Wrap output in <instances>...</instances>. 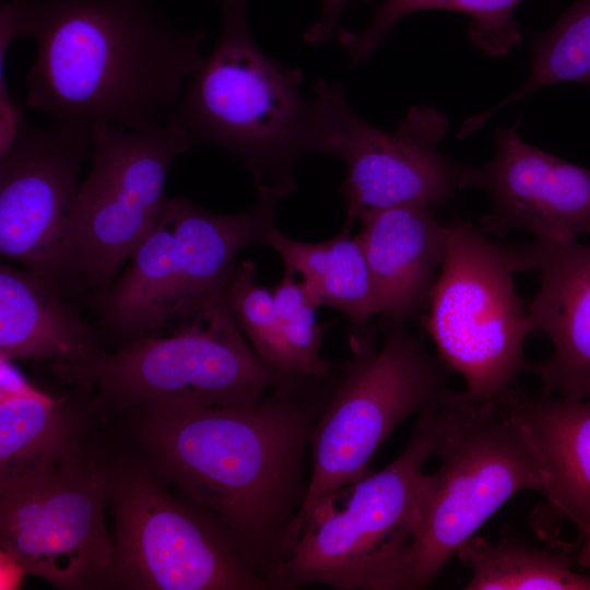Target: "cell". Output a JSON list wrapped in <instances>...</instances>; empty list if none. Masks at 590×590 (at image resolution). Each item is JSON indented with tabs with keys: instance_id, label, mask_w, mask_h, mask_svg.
<instances>
[{
	"instance_id": "cell-1",
	"label": "cell",
	"mask_w": 590,
	"mask_h": 590,
	"mask_svg": "<svg viewBox=\"0 0 590 590\" xmlns=\"http://www.w3.org/2000/svg\"><path fill=\"white\" fill-rule=\"evenodd\" d=\"M0 28L36 43L26 106L50 123L88 129L170 123L206 40L151 0H10Z\"/></svg>"
},
{
	"instance_id": "cell-2",
	"label": "cell",
	"mask_w": 590,
	"mask_h": 590,
	"mask_svg": "<svg viewBox=\"0 0 590 590\" xmlns=\"http://www.w3.org/2000/svg\"><path fill=\"white\" fill-rule=\"evenodd\" d=\"M333 374L278 387L251 405L141 413L140 436L160 472L215 519L271 582L306 496L305 455Z\"/></svg>"
},
{
	"instance_id": "cell-3",
	"label": "cell",
	"mask_w": 590,
	"mask_h": 590,
	"mask_svg": "<svg viewBox=\"0 0 590 590\" xmlns=\"http://www.w3.org/2000/svg\"><path fill=\"white\" fill-rule=\"evenodd\" d=\"M473 404L464 391L452 392L418 415L406 447L389 465L323 498L275 565L274 588L388 590L418 522L424 465Z\"/></svg>"
},
{
	"instance_id": "cell-4",
	"label": "cell",
	"mask_w": 590,
	"mask_h": 590,
	"mask_svg": "<svg viewBox=\"0 0 590 590\" xmlns=\"http://www.w3.org/2000/svg\"><path fill=\"white\" fill-rule=\"evenodd\" d=\"M222 27L214 47L189 76L172 122L196 144L220 148L253 175L256 189L285 197L310 151L312 98L302 70L269 57L249 27L247 0H215Z\"/></svg>"
},
{
	"instance_id": "cell-5",
	"label": "cell",
	"mask_w": 590,
	"mask_h": 590,
	"mask_svg": "<svg viewBox=\"0 0 590 590\" xmlns=\"http://www.w3.org/2000/svg\"><path fill=\"white\" fill-rule=\"evenodd\" d=\"M49 368L63 385L141 413L251 405L299 379L281 376L258 356L232 314L225 290L116 352L98 350L83 363Z\"/></svg>"
},
{
	"instance_id": "cell-6",
	"label": "cell",
	"mask_w": 590,
	"mask_h": 590,
	"mask_svg": "<svg viewBox=\"0 0 590 590\" xmlns=\"http://www.w3.org/2000/svg\"><path fill=\"white\" fill-rule=\"evenodd\" d=\"M384 320L380 346L370 324L351 333L352 356L335 368L332 390L314 426L306 496L280 553L323 498L370 472L373 457L399 424L452 393L444 362L405 321Z\"/></svg>"
},
{
	"instance_id": "cell-7",
	"label": "cell",
	"mask_w": 590,
	"mask_h": 590,
	"mask_svg": "<svg viewBox=\"0 0 590 590\" xmlns=\"http://www.w3.org/2000/svg\"><path fill=\"white\" fill-rule=\"evenodd\" d=\"M256 202L219 214L186 198L168 199L129 264L97 304L104 326L126 342L144 335L222 292L252 245L276 228L281 193L257 189Z\"/></svg>"
},
{
	"instance_id": "cell-8",
	"label": "cell",
	"mask_w": 590,
	"mask_h": 590,
	"mask_svg": "<svg viewBox=\"0 0 590 590\" xmlns=\"http://www.w3.org/2000/svg\"><path fill=\"white\" fill-rule=\"evenodd\" d=\"M420 518L388 590L427 588L458 548L511 497L542 493L541 461L521 424L498 402L475 403L445 438Z\"/></svg>"
},
{
	"instance_id": "cell-9",
	"label": "cell",
	"mask_w": 590,
	"mask_h": 590,
	"mask_svg": "<svg viewBox=\"0 0 590 590\" xmlns=\"http://www.w3.org/2000/svg\"><path fill=\"white\" fill-rule=\"evenodd\" d=\"M448 227L424 328L444 364L463 376L468 398L498 402L527 369L523 346L533 333L515 284L514 248L488 240L467 221Z\"/></svg>"
},
{
	"instance_id": "cell-10",
	"label": "cell",
	"mask_w": 590,
	"mask_h": 590,
	"mask_svg": "<svg viewBox=\"0 0 590 590\" xmlns=\"http://www.w3.org/2000/svg\"><path fill=\"white\" fill-rule=\"evenodd\" d=\"M115 532L103 586L144 590H269V578L211 516L172 497L148 472H108Z\"/></svg>"
},
{
	"instance_id": "cell-11",
	"label": "cell",
	"mask_w": 590,
	"mask_h": 590,
	"mask_svg": "<svg viewBox=\"0 0 590 590\" xmlns=\"http://www.w3.org/2000/svg\"><path fill=\"white\" fill-rule=\"evenodd\" d=\"M193 145L174 122L149 129L93 127L91 168L72 204L70 241L79 287L97 304L157 224L168 200L169 168Z\"/></svg>"
},
{
	"instance_id": "cell-12",
	"label": "cell",
	"mask_w": 590,
	"mask_h": 590,
	"mask_svg": "<svg viewBox=\"0 0 590 590\" xmlns=\"http://www.w3.org/2000/svg\"><path fill=\"white\" fill-rule=\"evenodd\" d=\"M448 129L447 116L427 105L412 106L394 130L378 128L357 115L340 83L317 78L310 150L345 164L343 228L380 210L452 200L463 165L438 149Z\"/></svg>"
},
{
	"instance_id": "cell-13",
	"label": "cell",
	"mask_w": 590,
	"mask_h": 590,
	"mask_svg": "<svg viewBox=\"0 0 590 590\" xmlns=\"http://www.w3.org/2000/svg\"><path fill=\"white\" fill-rule=\"evenodd\" d=\"M107 483L108 472L80 449L0 491L2 553L57 589L103 586L114 553L104 520Z\"/></svg>"
},
{
	"instance_id": "cell-14",
	"label": "cell",
	"mask_w": 590,
	"mask_h": 590,
	"mask_svg": "<svg viewBox=\"0 0 590 590\" xmlns=\"http://www.w3.org/2000/svg\"><path fill=\"white\" fill-rule=\"evenodd\" d=\"M92 130L27 121L0 156V253L61 288L80 290L71 255L70 216Z\"/></svg>"
},
{
	"instance_id": "cell-15",
	"label": "cell",
	"mask_w": 590,
	"mask_h": 590,
	"mask_svg": "<svg viewBox=\"0 0 590 590\" xmlns=\"http://www.w3.org/2000/svg\"><path fill=\"white\" fill-rule=\"evenodd\" d=\"M479 188L491 200L480 219L485 234L522 229L538 241L567 244L590 234V169L524 141L515 127H498L487 164L462 167L460 189Z\"/></svg>"
},
{
	"instance_id": "cell-16",
	"label": "cell",
	"mask_w": 590,
	"mask_h": 590,
	"mask_svg": "<svg viewBox=\"0 0 590 590\" xmlns=\"http://www.w3.org/2000/svg\"><path fill=\"white\" fill-rule=\"evenodd\" d=\"M512 247L519 272L540 276L528 316L532 332L546 334L553 347L551 358L527 369L543 394L590 400V245L534 240Z\"/></svg>"
},
{
	"instance_id": "cell-17",
	"label": "cell",
	"mask_w": 590,
	"mask_h": 590,
	"mask_svg": "<svg viewBox=\"0 0 590 590\" xmlns=\"http://www.w3.org/2000/svg\"><path fill=\"white\" fill-rule=\"evenodd\" d=\"M359 223L378 315L405 321L423 314L446 256L448 225L420 204L380 210Z\"/></svg>"
},
{
	"instance_id": "cell-18",
	"label": "cell",
	"mask_w": 590,
	"mask_h": 590,
	"mask_svg": "<svg viewBox=\"0 0 590 590\" xmlns=\"http://www.w3.org/2000/svg\"><path fill=\"white\" fill-rule=\"evenodd\" d=\"M499 403L521 424L541 461L546 511L590 529V400L536 399L511 390Z\"/></svg>"
},
{
	"instance_id": "cell-19",
	"label": "cell",
	"mask_w": 590,
	"mask_h": 590,
	"mask_svg": "<svg viewBox=\"0 0 590 590\" xmlns=\"http://www.w3.org/2000/svg\"><path fill=\"white\" fill-rule=\"evenodd\" d=\"M52 282L0 264V358L75 365L99 349L94 329Z\"/></svg>"
},
{
	"instance_id": "cell-20",
	"label": "cell",
	"mask_w": 590,
	"mask_h": 590,
	"mask_svg": "<svg viewBox=\"0 0 590 590\" xmlns=\"http://www.w3.org/2000/svg\"><path fill=\"white\" fill-rule=\"evenodd\" d=\"M79 450L78 425L67 402L34 386L14 362L0 358V491Z\"/></svg>"
},
{
	"instance_id": "cell-21",
	"label": "cell",
	"mask_w": 590,
	"mask_h": 590,
	"mask_svg": "<svg viewBox=\"0 0 590 590\" xmlns=\"http://www.w3.org/2000/svg\"><path fill=\"white\" fill-rule=\"evenodd\" d=\"M267 246L281 258L284 271L300 282L321 306L345 315L353 329L370 324L378 316L376 295L366 256L358 235L343 228L322 241H300L284 235L278 227Z\"/></svg>"
},
{
	"instance_id": "cell-22",
	"label": "cell",
	"mask_w": 590,
	"mask_h": 590,
	"mask_svg": "<svg viewBox=\"0 0 590 590\" xmlns=\"http://www.w3.org/2000/svg\"><path fill=\"white\" fill-rule=\"evenodd\" d=\"M456 555L471 569L468 590H590V576L571 567L567 551H551L504 536L473 535Z\"/></svg>"
},
{
	"instance_id": "cell-23",
	"label": "cell",
	"mask_w": 590,
	"mask_h": 590,
	"mask_svg": "<svg viewBox=\"0 0 590 590\" xmlns=\"http://www.w3.org/2000/svg\"><path fill=\"white\" fill-rule=\"evenodd\" d=\"M521 0H385L367 26L359 32L341 31L339 43L353 63L369 59L403 16L425 10H448L470 17L472 43L497 57L508 54L521 40L514 11Z\"/></svg>"
},
{
	"instance_id": "cell-24",
	"label": "cell",
	"mask_w": 590,
	"mask_h": 590,
	"mask_svg": "<svg viewBox=\"0 0 590 590\" xmlns=\"http://www.w3.org/2000/svg\"><path fill=\"white\" fill-rule=\"evenodd\" d=\"M562 83L590 85V0H576L552 26L534 35L531 70L524 82L492 109L467 119L458 137L476 132L505 106Z\"/></svg>"
},
{
	"instance_id": "cell-25",
	"label": "cell",
	"mask_w": 590,
	"mask_h": 590,
	"mask_svg": "<svg viewBox=\"0 0 590 590\" xmlns=\"http://www.w3.org/2000/svg\"><path fill=\"white\" fill-rule=\"evenodd\" d=\"M256 278V262L245 260L236 264L225 287L232 314L266 365L281 376L303 378L284 338L272 290L259 285Z\"/></svg>"
},
{
	"instance_id": "cell-26",
	"label": "cell",
	"mask_w": 590,
	"mask_h": 590,
	"mask_svg": "<svg viewBox=\"0 0 590 590\" xmlns=\"http://www.w3.org/2000/svg\"><path fill=\"white\" fill-rule=\"evenodd\" d=\"M279 321L295 359L299 376L308 379H327L334 366L321 355L322 327L317 321L320 307L308 294L303 283L287 271L272 288Z\"/></svg>"
},
{
	"instance_id": "cell-27",
	"label": "cell",
	"mask_w": 590,
	"mask_h": 590,
	"mask_svg": "<svg viewBox=\"0 0 590 590\" xmlns=\"http://www.w3.org/2000/svg\"><path fill=\"white\" fill-rule=\"evenodd\" d=\"M350 0H321V14L305 34L311 45L322 44L335 34L340 17Z\"/></svg>"
},
{
	"instance_id": "cell-28",
	"label": "cell",
	"mask_w": 590,
	"mask_h": 590,
	"mask_svg": "<svg viewBox=\"0 0 590 590\" xmlns=\"http://www.w3.org/2000/svg\"><path fill=\"white\" fill-rule=\"evenodd\" d=\"M585 542L578 555V562L583 567H590V529L583 534Z\"/></svg>"
}]
</instances>
